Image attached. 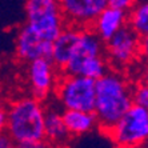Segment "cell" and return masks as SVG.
Here are the masks:
<instances>
[{
  "instance_id": "cell-1",
  "label": "cell",
  "mask_w": 148,
  "mask_h": 148,
  "mask_svg": "<svg viewBox=\"0 0 148 148\" xmlns=\"http://www.w3.org/2000/svg\"><path fill=\"white\" fill-rule=\"evenodd\" d=\"M132 106V88L120 73L110 71L95 82L93 115L99 127L110 132Z\"/></svg>"
},
{
  "instance_id": "cell-2",
  "label": "cell",
  "mask_w": 148,
  "mask_h": 148,
  "mask_svg": "<svg viewBox=\"0 0 148 148\" xmlns=\"http://www.w3.org/2000/svg\"><path fill=\"white\" fill-rule=\"evenodd\" d=\"M7 136L15 147L44 141V107L34 97H21L7 111Z\"/></svg>"
},
{
  "instance_id": "cell-3",
  "label": "cell",
  "mask_w": 148,
  "mask_h": 148,
  "mask_svg": "<svg viewBox=\"0 0 148 148\" xmlns=\"http://www.w3.org/2000/svg\"><path fill=\"white\" fill-rule=\"evenodd\" d=\"M27 25L45 41H55L64 29L66 21L59 1L55 0H28L25 3Z\"/></svg>"
},
{
  "instance_id": "cell-4",
  "label": "cell",
  "mask_w": 148,
  "mask_h": 148,
  "mask_svg": "<svg viewBox=\"0 0 148 148\" xmlns=\"http://www.w3.org/2000/svg\"><path fill=\"white\" fill-rule=\"evenodd\" d=\"M110 136L120 148L143 145L148 138V110L132 106L111 128Z\"/></svg>"
},
{
  "instance_id": "cell-5",
  "label": "cell",
  "mask_w": 148,
  "mask_h": 148,
  "mask_svg": "<svg viewBox=\"0 0 148 148\" xmlns=\"http://www.w3.org/2000/svg\"><path fill=\"white\" fill-rule=\"evenodd\" d=\"M58 97L64 111L93 112L95 82L82 76H66L58 84Z\"/></svg>"
},
{
  "instance_id": "cell-6",
  "label": "cell",
  "mask_w": 148,
  "mask_h": 148,
  "mask_svg": "<svg viewBox=\"0 0 148 148\" xmlns=\"http://www.w3.org/2000/svg\"><path fill=\"white\" fill-rule=\"evenodd\" d=\"M104 56V43L90 29H80L79 40L67 66L63 68L66 76H77L80 68L93 59Z\"/></svg>"
},
{
  "instance_id": "cell-7",
  "label": "cell",
  "mask_w": 148,
  "mask_h": 148,
  "mask_svg": "<svg viewBox=\"0 0 148 148\" xmlns=\"http://www.w3.org/2000/svg\"><path fill=\"white\" fill-rule=\"evenodd\" d=\"M106 48L111 63L116 66H125L138 55L140 49V38L127 24L106 43Z\"/></svg>"
},
{
  "instance_id": "cell-8",
  "label": "cell",
  "mask_w": 148,
  "mask_h": 148,
  "mask_svg": "<svg viewBox=\"0 0 148 148\" xmlns=\"http://www.w3.org/2000/svg\"><path fill=\"white\" fill-rule=\"evenodd\" d=\"M27 75L34 99H36L38 101L48 96L58 83L55 66L48 59H38L31 62L28 64Z\"/></svg>"
},
{
  "instance_id": "cell-9",
  "label": "cell",
  "mask_w": 148,
  "mask_h": 148,
  "mask_svg": "<svg viewBox=\"0 0 148 148\" xmlns=\"http://www.w3.org/2000/svg\"><path fill=\"white\" fill-rule=\"evenodd\" d=\"M16 53L21 60L31 63L38 59L51 60L52 43L36 35L27 24L20 28L16 36Z\"/></svg>"
},
{
  "instance_id": "cell-10",
  "label": "cell",
  "mask_w": 148,
  "mask_h": 148,
  "mask_svg": "<svg viewBox=\"0 0 148 148\" xmlns=\"http://www.w3.org/2000/svg\"><path fill=\"white\" fill-rule=\"evenodd\" d=\"M62 14L69 21L86 27L92 24L104 8H107L108 0H63L59 1Z\"/></svg>"
},
{
  "instance_id": "cell-11",
  "label": "cell",
  "mask_w": 148,
  "mask_h": 148,
  "mask_svg": "<svg viewBox=\"0 0 148 148\" xmlns=\"http://www.w3.org/2000/svg\"><path fill=\"white\" fill-rule=\"evenodd\" d=\"M128 23V12L115 10L107 5L93 20L91 31L103 43H107L116 32H119Z\"/></svg>"
},
{
  "instance_id": "cell-12",
  "label": "cell",
  "mask_w": 148,
  "mask_h": 148,
  "mask_svg": "<svg viewBox=\"0 0 148 148\" xmlns=\"http://www.w3.org/2000/svg\"><path fill=\"white\" fill-rule=\"evenodd\" d=\"M69 139L71 136L66 130L62 112L55 107L44 110V140H47L45 143L63 148L68 144Z\"/></svg>"
},
{
  "instance_id": "cell-13",
  "label": "cell",
  "mask_w": 148,
  "mask_h": 148,
  "mask_svg": "<svg viewBox=\"0 0 148 148\" xmlns=\"http://www.w3.org/2000/svg\"><path fill=\"white\" fill-rule=\"evenodd\" d=\"M79 35L80 28H64L62 34L55 39V41H52L51 62L55 67L63 69L67 66L76 43L79 40Z\"/></svg>"
},
{
  "instance_id": "cell-14",
  "label": "cell",
  "mask_w": 148,
  "mask_h": 148,
  "mask_svg": "<svg viewBox=\"0 0 148 148\" xmlns=\"http://www.w3.org/2000/svg\"><path fill=\"white\" fill-rule=\"evenodd\" d=\"M62 117L69 136H82L90 134L97 127V120L93 112L63 111Z\"/></svg>"
},
{
  "instance_id": "cell-15",
  "label": "cell",
  "mask_w": 148,
  "mask_h": 148,
  "mask_svg": "<svg viewBox=\"0 0 148 148\" xmlns=\"http://www.w3.org/2000/svg\"><path fill=\"white\" fill-rule=\"evenodd\" d=\"M128 25L139 38H145L148 34V4L138 3L134 5L128 12Z\"/></svg>"
},
{
  "instance_id": "cell-16",
  "label": "cell",
  "mask_w": 148,
  "mask_h": 148,
  "mask_svg": "<svg viewBox=\"0 0 148 148\" xmlns=\"http://www.w3.org/2000/svg\"><path fill=\"white\" fill-rule=\"evenodd\" d=\"M132 104L148 110V87L145 84H139L132 90Z\"/></svg>"
},
{
  "instance_id": "cell-17",
  "label": "cell",
  "mask_w": 148,
  "mask_h": 148,
  "mask_svg": "<svg viewBox=\"0 0 148 148\" xmlns=\"http://www.w3.org/2000/svg\"><path fill=\"white\" fill-rule=\"evenodd\" d=\"M134 5L135 3L131 0H108V7L123 11V12H130Z\"/></svg>"
},
{
  "instance_id": "cell-18",
  "label": "cell",
  "mask_w": 148,
  "mask_h": 148,
  "mask_svg": "<svg viewBox=\"0 0 148 148\" xmlns=\"http://www.w3.org/2000/svg\"><path fill=\"white\" fill-rule=\"evenodd\" d=\"M0 148H15V144L5 134H0Z\"/></svg>"
},
{
  "instance_id": "cell-19",
  "label": "cell",
  "mask_w": 148,
  "mask_h": 148,
  "mask_svg": "<svg viewBox=\"0 0 148 148\" xmlns=\"http://www.w3.org/2000/svg\"><path fill=\"white\" fill-rule=\"evenodd\" d=\"M5 128H7V111L1 110L0 111V134H3Z\"/></svg>"
},
{
  "instance_id": "cell-20",
  "label": "cell",
  "mask_w": 148,
  "mask_h": 148,
  "mask_svg": "<svg viewBox=\"0 0 148 148\" xmlns=\"http://www.w3.org/2000/svg\"><path fill=\"white\" fill-rule=\"evenodd\" d=\"M15 148H58V147H55V145H51V144H48V143L43 141V143H39V144L25 145V147H15Z\"/></svg>"
},
{
  "instance_id": "cell-21",
  "label": "cell",
  "mask_w": 148,
  "mask_h": 148,
  "mask_svg": "<svg viewBox=\"0 0 148 148\" xmlns=\"http://www.w3.org/2000/svg\"><path fill=\"white\" fill-rule=\"evenodd\" d=\"M3 110V101H1V99H0V111Z\"/></svg>"
},
{
  "instance_id": "cell-22",
  "label": "cell",
  "mask_w": 148,
  "mask_h": 148,
  "mask_svg": "<svg viewBox=\"0 0 148 148\" xmlns=\"http://www.w3.org/2000/svg\"><path fill=\"white\" fill-rule=\"evenodd\" d=\"M130 148H144L143 145H140V147H130Z\"/></svg>"
}]
</instances>
